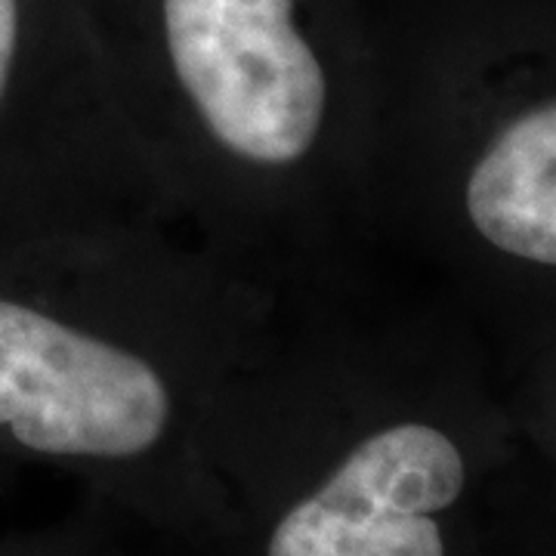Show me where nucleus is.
Here are the masks:
<instances>
[{"mask_svg":"<svg viewBox=\"0 0 556 556\" xmlns=\"http://www.w3.org/2000/svg\"><path fill=\"white\" fill-rule=\"evenodd\" d=\"M179 87L232 155L300 161L321 134L328 84L294 25V0H164Z\"/></svg>","mask_w":556,"mask_h":556,"instance_id":"obj_1","label":"nucleus"},{"mask_svg":"<svg viewBox=\"0 0 556 556\" xmlns=\"http://www.w3.org/2000/svg\"><path fill=\"white\" fill-rule=\"evenodd\" d=\"M167 417V387L146 358L0 300V427L25 448L134 457L159 442Z\"/></svg>","mask_w":556,"mask_h":556,"instance_id":"obj_2","label":"nucleus"},{"mask_svg":"<svg viewBox=\"0 0 556 556\" xmlns=\"http://www.w3.org/2000/svg\"><path fill=\"white\" fill-rule=\"evenodd\" d=\"M464 482L460 448L442 430L387 427L278 519L269 556H445L437 514Z\"/></svg>","mask_w":556,"mask_h":556,"instance_id":"obj_3","label":"nucleus"},{"mask_svg":"<svg viewBox=\"0 0 556 556\" xmlns=\"http://www.w3.org/2000/svg\"><path fill=\"white\" fill-rule=\"evenodd\" d=\"M464 207L495 251L556 269V97L519 112L485 142Z\"/></svg>","mask_w":556,"mask_h":556,"instance_id":"obj_4","label":"nucleus"},{"mask_svg":"<svg viewBox=\"0 0 556 556\" xmlns=\"http://www.w3.org/2000/svg\"><path fill=\"white\" fill-rule=\"evenodd\" d=\"M16 38H20V3L0 0V100L7 93V80L16 56Z\"/></svg>","mask_w":556,"mask_h":556,"instance_id":"obj_5","label":"nucleus"}]
</instances>
